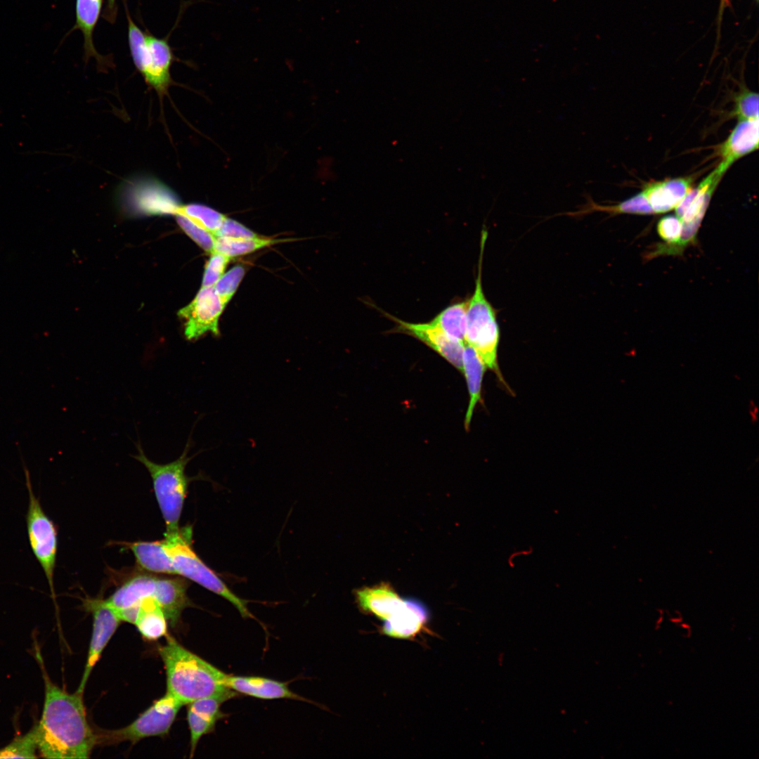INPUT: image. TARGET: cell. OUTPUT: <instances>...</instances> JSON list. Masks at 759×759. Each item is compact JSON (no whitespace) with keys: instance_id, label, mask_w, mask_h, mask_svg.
<instances>
[{"instance_id":"obj_1","label":"cell","mask_w":759,"mask_h":759,"mask_svg":"<svg viewBox=\"0 0 759 759\" xmlns=\"http://www.w3.org/2000/svg\"><path fill=\"white\" fill-rule=\"evenodd\" d=\"M34 648L44 683L43 710L35 725L38 751L45 758H89L97 741L86 717L84 694L69 693L53 683L38 646Z\"/></svg>"},{"instance_id":"obj_2","label":"cell","mask_w":759,"mask_h":759,"mask_svg":"<svg viewBox=\"0 0 759 759\" xmlns=\"http://www.w3.org/2000/svg\"><path fill=\"white\" fill-rule=\"evenodd\" d=\"M158 652L166 671L167 693L183 706L230 689L224 684L226 673L183 647L173 637L167 635Z\"/></svg>"},{"instance_id":"obj_3","label":"cell","mask_w":759,"mask_h":759,"mask_svg":"<svg viewBox=\"0 0 759 759\" xmlns=\"http://www.w3.org/2000/svg\"><path fill=\"white\" fill-rule=\"evenodd\" d=\"M190 441L181 456L176 460L158 464L149 460L139 443L138 454L134 456L148 469L153 480L155 495L166 525L165 534H171L180 529L179 521L182 513L188 486L192 478L185 472L186 467L192 458L188 456Z\"/></svg>"},{"instance_id":"obj_4","label":"cell","mask_w":759,"mask_h":759,"mask_svg":"<svg viewBox=\"0 0 759 759\" xmlns=\"http://www.w3.org/2000/svg\"><path fill=\"white\" fill-rule=\"evenodd\" d=\"M487 235V231L483 229L475 289L469 299L467 309L465 341L467 344L474 349L485 365L502 380L497 358L500 330L495 310L484 293L481 283L483 257Z\"/></svg>"},{"instance_id":"obj_5","label":"cell","mask_w":759,"mask_h":759,"mask_svg":"<svg viewBox=\"0 0 759 759\" xmlns=\"http://www.w3.org/2000/svg\"><path fill=\"white\" fill-rule=\"evenodd\" d=\"M192 527L181 528L176 533L164 534L167 550L176 575L188 578L231 602L244 618L256 619L249 610L248 600L236 595L196 554L192 547Z\"/></svg>"},{"instance_id":"obj_6","label":"cell","mask_w":759,"mask_h":759,"mask_svg":"<svg viewBox=\"0 0 759 759\" xmlns=\"http://www.w3.org/2000/svg\"><path fill=\"white\" fill-rule=\"evenodd\" d=\"M128 37L131 57L136 67L162 98L171 83L170 68L171 49L167 40L143 32L126 12Z\"/></svg>"},{"instance_id":"obj_7","label":"cell","mask_w":759,"mask_h":759,"mask_svg":"<svg viewBox=\"0 0 759 759\" xmlns=\"http://www.w3.org/2000/svg\"><path fill=\"white\" fill-rule=\"evenodd\" d=\"M23 468L28 492L25 519L29 543L44 573L51 597L55 601L54 572L58 552V530L55 523L44 510L40 499L34 493L30 472L25 464Z\"/></svg>"},{"instance_id":"obj_8","label":"cell","mask_w":759,"mask_h":759,"mask_svg":"<svg viewBox=\"0 0 759 759\" xmlns=\"http://www.w3.org/2000/svg\"><path fill=\"white\" fill-rule=\"evenodd\" d=\"M183 705L166 692L135 720L118 729L96 732L97 744H113L122 741L133 744L152 737L167 734Z\"/></svg>"},{"instance_id":"obj_9","label":"cell","mask_w":759,"mask_h":759,"mask_svg":"<svg viewBox=\"0 0 759 759\" xmlns=\"http://www.w3.org/2000/svg\"><path fill=\"white\" fill-rule=\"evenodd\" d=\"M722 176L715 169L696 188L688 192L675 208V215L681 220L682 225L679 241L669 247H654L649 257L680 254L688 245L696 242L709 202Z\"/></svg>"},{"instance_id":"obj_10","label":"cell","mask_w":759,"mask_h":759,"mask_svg":"<svg viewBox=\"0 0 759 759\" xmlns=\"http://www.w3.org/2000/svg\"><path fill=\"white\" fill-rule=\"evenodd\" d=\"M225 307L214 286L202 287L195 299L178 312L186 320V337L196 339L209 332L219 335V320Z\"/></svg>"},{"instance_id":"obj_11","label":"cell","mask_w":759,"mask_h":759,"mask_svg":"<svg viewBox=\"0 0 759 759\" xmlns=\"http://www.w3.org/2000/svg\"><path fill=\"white\" fill-rule=\"evenodd\" d=\"M84 604L92 614L93 629L84 673L77 689L82 694H84L94 666L122 621L105 599L89 598L84 600Z\"/></svg>"},{"instance_id":"obj_12","label":"cell","mask_w":759,"mask_h":759,"mask_svg":"<svg viewBox=\"0 0 759 759\" xmlns=\"http://www.w3.org/2000/svg\"><path fill=\"white\" fill-rule=\"evenodd\" d=\"M382 313L395 322V332H403L419 339L462 372V356L465 345L450 338L430 322L409 323L387 313Z\"/></svg>"},{"instance_id":"obj_13","label":"cell","mask_w":759,"mask_h":759,"mask_svg":"<svg viewBox=\"0 0 759 759\" xmlns=\"http://www.w3.org/2000/svg\"><path fill=\"white\" fill-rule=\"evenodd\" d=\"M237 693L228 689L224 692L201 698L188 705L187 722L190 735V757L193 755L200 739L214 730L216 722L226 718L221 710L222 703L235 697Z\"/></svg>"},{"instance_id":"obj_14","label":"cell","mask_w":759,"mask_h":759,"mask_svg":"<svg viewBox=\"0 0 759 759\" xmlns=\"http://www.w3.org/2000/svg\"><path fill=\"white\" fill-rule=\"evenodd\" d=\"M133 183L126 198L129 202L127 204L136 213L175 214L181 205L174 193L158 181L150 179Z\"/></svg>"},{"instance_id":"obj_15","label":"cell","mask_w":759,"mask_h":759,"mask_svg":"<svg viewBox=\"0 0 759 759\" xmlns=\"http://www.w3.org/2000/svg\"><path fill=\"white\" fill-rule=\"evenodd\" d=\"M157 576L136 574L121 585L106 602L115 610L122 621L134 624L141 602L153 598Z\"/></svg>"},{"instance_id":"obj_16","label":"cell","mask_w":759,"mask_h":759,"mask_svg":"<svg viewBox=\"0 0 759 759\" xmlns=\"http://www.w3.org/2000/svg\"><path fill=\"white\" fill-rule=\"evenodd\" d=\"M429 618L423 603L413 598L404 599L401 606L384 621L381 630L388 637L409 640L427 630Z\"/></svg>"},{"instance_id":"obj_17","label":"cell","mask_w":759,"mask_h":759,"mask_svg":"<svg viewBox=\"0 0 759 759\" xmlns=\"http://www.w3.org/2000/svg\"><path fill=\"white\" fill-rule=\"evenodd\" d=\"M758 119L739 121L719 149L721 161L715 170L722 174L738 159L758 147Z\"/></svg>"},{"instance_id":"obj_18","label":"cell","mask_w":759,"mask_h":759,"mask_svg":"<svg viewBox=\"0 0 759 759\" xmlns=\"http://www.w3.org/2000/svg\"><path fill=\"white\" fill-rule=\"evenodd\" d=\"M226 687L236 693L261 699H290L309 701L290 689L287 683L260 676L226 674Z\"/></svg>"},{"instance_id":"obj_19","label":"cell","mask_w":759,"mask_h":759,"mask_svg":"<svg viewBox=\"0 0 759 759\" xmlns=\"http://www.w3.org/2000/svg\"><path fill=\"white\" fill-rule=\"evenodd\" d=\"M187 582L180 578H157L153 599L162 609L171 628L179 624L183 610L192 605L187 595Z\"/></svg>"},{"instance_id":"obj_20","label":"cell","mask_w":759,"mask_h":759,"mask_svg":"<svg viewBox=\"0 0 759 759\" xmlns=\"http://www.w3.org/2000/svg\"><path fill=\"white\" fill-rule=\"evenodd\" d=\"M355 597L358 606L363 612L384 621L389 618L404 602L391 585L384 582L356 590Z\"/></svg>"},{"instance_id":"obj_21","label":"cell","mask_w":759,"mask_h":759,"mask_svg":"<svg viewBox=\"0 0 759 759\" xmlns=\"http://www.w3.org/2000/svg\"><path fill=\"white\" fill-rule=\"evenodd\" d=\"M117 543L131 550L137 564L145 571L154 573L176 575L164 539Z\"/></svg>"},{"instance_id":"obj_22","label":"cell","mask_w":759,"mask_h":759,"mask_svg":"<svg viewBox=\"0 0 759 759\" xmlns=\"http://www.w3.org/2000/svg\"><path fill=\"white\" fill-rule=\"evenodd\" d=\"M692 180L686 178L649 183L642 191L654 213H666L675 209L691 190Z\"/></svg>"},{"instance_id":"obj_23","label":"cell","mask_w":759,"mask_h":759,"mask_svg":"<svg viewBox=\"0 0 759 759\" xmlns=\"http://www.w3.org/2000/svg\"><path fill=\"white\" fill-rule=\"evenodd\" d=\"M462 367L469 394V402L465 420V427L467 430L474 408L481 400V384L486 366L474 349L466 344L463 350Z\"/></svg>"},{"instance_id":"obj_24","label":"cell","mask_w":759,"mask_h":759,"mask_svg":"<svg viewBox=\"0 0 759 759\" xmlns=\"http://www.w3.org/2000/svg\"><path fill=\"white\" fill-rule=\"evenodd\" d=\"M134 625L149 641H155L167 634V618L157 602L150 597L141 602Z\"/></svg>"},{"instance_id":"obj_25","label":"cell","mask_w":759,"mask_h":759,"mask_svg":"<svg viewBox=\"0 0 759 759\" xmlns=\"http://www.w3.org/2000/svg\"><path fill=\"white\" fill-rule=\"evenodd\" d=\"M586 203L580 206L579 209L574 212H568L562 214L573 217H580L595 212H603L609 214H654L647 199L642 192L637 194L631 198L618 202L613 205H602L596 203L589 195H585Z\"/></svg>"},{"instance_id":"obj_26","label":"cell","mask_w":759,"mask_h":759,"mask_svg":"<svg viewBox=\"0 0 759 759\" xmlns=\"http://www.w3.org/2000/svg\"><path fill=\"white\" fill-rule=\"evenodd\" d=\"M103 0H76V26L84 36L85 57L99 59L93 42V33L99 18Z\"/></svg>"},{"instance_id":"obj_27","label":"cell","mask_w":759,"mask_h":759,"mask_svg":"<svg viewBox=\"0 0 759 759\" xmlns=\"http://www.w3.org/2000/svg\"><path fill=\"white\" fill-rule=\"evenodd\" d=\"M469 299L445 308L429 322L450 338L466 345V320Z\"/></svg>"},{"instance_id":"obj_28","label":"cell","mask_w":759,"mask_h":759,"mask_svg":"<svg viewBox=\"0 0 759 759\" xmlns=\"http://www.w3.org/2000/svg\"><path fill=\"white\" fill-rule=\"evenodd\" d=\"M280 240L259 236L247 238H215L214 251L230 258L251 253L265 247L274 245Z\"/></svg>"},{"instance_id":"obj_29","label":"cell","mask_w":759,"mask_h":759,"mask_svg":"<svg viewBox=\"0 0 759 759\" xmlns=\"http://www.w3.org/2000/svg\"><path fill=\"white\" fill-rule=\"evenodd\" d=\"M176 214L186 216L214 236L226 219L225 215L214 209L196 203L181 205L175 214Z\"/></svg>"},{"instance_id":"obj_30","label":"cell","mask_w":759,"mask_h":759,"mask_svg":"<svg viewBox=\"0 0 759 759\" xmlns=\"http://www.w3.org/2000/svg\"><path fill=\"white\" fill-rule=\"evenodd\" d=\"M38 743L34 725L27 733L17 735L10 743L0 748V758H37Z\"/></svg>"},{"instance_id":"obj_31","label":"cell","mask_w":759,"mask_h":759,"mask_svg":"<svg viewBox=\"0 0 759 759\" xmlns=\"http://www.w3.org/2000/svg\"><path fill=\"white\" fill-rule=\"evenodd\" d=\"M244 275V267L240 265L235 266L223 274L214 285L226 306L236 292Z\"/></svg>"},{"instance_id":"obj_32","label":"cell","mask_w":759,"mask_h":759,"mask_svg":"<svg viewBox=\"0 0 759 759\" xmlns=\"http://www.w3.org/2000/svg\"><path fill=\"white\" fill-rule=\"evenodd\" d=\"M176 218L183 231L200 247L209 253H212L215 237L207 231L194 223L186 216L176 214Z\"/></svg>"},{"instance_id":"obj_33","label":"cell","mask_w":759,"mask_h":759,"mask_svg":"<svg viewBox=\"0 0 759 759\" xmlns=\"http://www.w3.org/2000/svg\"><path fill=\"white\" fill-rule=\"evenodd\" d=\"M682 228V221L676 215L661 218L657 224V232L665 243H659L656 247L665 248L675 245L680 238Z\"/></svg>"},{"instance_id":"obj_34","label":"cell","mask_w":759,"mask_h":759,"mask_svg":"<svg viewBox=\"0 0 759 759\" xmlns=\"http://www.w3.org/2000/svg\"><path fill=\"white\" fill-rule=\"evenodd\" d=\"M734 114L739 121L758 119V95L744 90L736 99Z\"/></svg>"},{"instance_id":"obj_35","label":"cell","mask_w":759,"mask_h":759,"mask_svg":"<svg viewBox=\"0 0 759 759\" xmlns=\"http://www.w3.org/2000/svg\"><path fill=\"white\" fill-rule=\"evenodd\" d=\"M230 260L229 257L213 252L205 266L202 287L214 286L223 275Z\"/></svg>"},{"instance_id":"obj_36","label":"cell","mask_w":759,"mask_h":759,"mask_svg":"<svg viewBox=\"0 0 759 759\" xmlns=\"http://www.w3.org/2000/svg\"><path fill=\"white\" fill-rule=\"evenodd\" d=\"M258 236L257 234L246 228L236 221L226 217L220 228L215 233L214 237L247 238Z\"/></svg>"}]
</instances>
